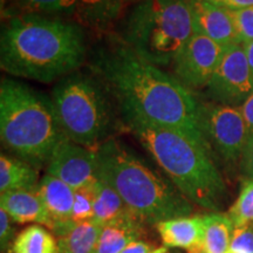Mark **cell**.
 I'll list each match as a JSON object with an SVG mask.
<instances>
[{
  "mask_svg": "<svg viewBox=\"0 0 253 253\" xmlns=\"http://www.w3.org/2000/svg\"><path fill=\"white\" fill-rule=\"evenodd\" d=\"M235 227L251 225L253 221V179L243 182L236 202L230 208L229 214Z\"/></svg>",
  "mask_w": 253,
  "mask_h": 253,
  "instance_id": "24",
  "label": "cell"
},
{
  "mask_svg": "<svg viewBox=\"0 0 253 253\" xmlns=\"http://www.w3.org/2000/svg\"><path fill=\"white\" fill-rule=\"evenodd\" d=\"M156 230L164 246L204 253V217H179L158 223Z\"/></svg>",
  "mask_w": 253,
  "mask_h": 253,
  "instance_id": "13",
  "label": "cell"
},
{
  "mask_svg": "<svg viewBox=\"0 0 253 253\" xmlns=\"http://www.w3.org/2000/svg\"><path fill=\"white\" fill-rule=\"evenodd\" d=\"M225 48L203 34L194 33L172 63L175 78L190 90L207 88Z\"/></svg>",
  "mask_w": 253,
  "mask_h": 253,
  "instance_id": "10",
  "label": "cell"
},
{
  "mask_svg": "<svg viewBox=\"0 0 253 253\" xmlns=\"http://www.w3.org/2000/svg\"><path fill=\"white\" fill-rule=\"evenodd\" d=\"M199 128L205 141L225 162L242 160L249 136L239 107L199 102Z\"/></svg>",
  "mask_w": 253,
  "mask_h": 253,
  "instance_id": "8",
  "label": "cell"
},
{
  "mask_svg": "<svg viewBox=\"0 0 253 253\" xmlns=\"http://www.w3.org/2000/svg\"><path fill=\"white\" fill-rule=\"evenodd\" d=\"M12 218L4 209L0 208V246L4 252L11 244L14 236V229L12 226Z\"/></svg>",
  "mask_w": 253,
  "mask_h": 253,
  "instance_id": "28",
  "label": "cell"
},
{
  "mask_svg": "<svg viewBox=\"0 0 253 253\" xmlns=\"http://www.w3.org/2000/svg\"><path fill=\"white\" fill-rule=\"evenodd\" d=\"M204 253H229L235 225L229 216L211 213L204 216Z\"/></svg>",
  "mask_w": 253,
  "mask_h": 253,
  "instance_id": "21",
  "label": "cell"
},
{
  "mask_svg": "<svg viewBox=\"0 0 253 253\" xmlns=\"http://www.w3.org/2000/svg\"><path fill=\"white\" fill-rule=\"evenodd\" d=\"M13 253H60L58 239L41 225H31L21 231L12 243Z\"/></svg>",
  "mask_w": 253,
  "mask_h": 253,
  "instance_id": "22",
  "label": "cell"
},
{
  "mask_svg": "<svg viewBox=\"0 0 253 253\" xmlns=\"http://www.w3.org/2000/svg\"><path fill=\"white\" fill-rule=\"evenodd\" d=\"M1 253H4V252H1Z\"/></svg>",
  "mask_w": 253,
  "mask_h": 253,
  "instance_id": "36",
  "label": "cell"
},
{
  "mask_svg": "<svg viewBox=\"0 0 253 253\" xmlns=\"http://www.w3.org/2000/svg\"><path fill=\"white\" fill-rule=\"evenodd\" d=\"M0 208L4 209L19 224H40L52 229V219L43 204L38 188L32 190H17L0 195Z\"/></svg>",
  "mask_w": 253,
  "mask_h": 253,
  "instance_id": "14",
  "label": "cell"
},
{
  "mask_svg": "<svg viewBox=\"0 0 253 253\" xmlns=\"http://www.w3.org/2000/svg\"><path fill=\"white\" fill-rule=\"evenodd\" d=\"M237 37L242 45L253 41V7L230 11Z\"/></svg>",
  "mask_w": 253,
  "mask_h": 253,
  "instance_id": "26",
  "label": "cell"
},
{
  "mask_svg": "<svg viewBox=\"0 0 253 253\" xmlns=\"http://www.w3.org/2000/svg\"><path fill=\"white\" fill-rule=\"evenodd\" d=\"M242 166L248 178L253 179V137L248 140V144L242 157Z\"/></svg>",
  "mask_w": 253,
  "mask_h": 253,
  "instance_id": "31",
  "label": "cell"
},
{
  "mask_svg": "<svg viewBox=\"0 0 253 253\" xmlns=\"http://www.w3.org/2000/svg\"><path fill=\"white\" fill-rule=\"evenodd\" d=\"M207 93L212 102L232 107H240L253 93V79L242 43L226 47Z\"/></svg>",
  "mask_w": 253,
  "mask_h": 253,
  "instance_id": "9",
  "label": "cell"
},
{
  "mask_svg": "<svg viewBox=\"0 0 253 253\" xmlns=\"http://www.w3.org/2000/svg\"><path fill=\"white\" fill-rule=\"evenodd\" d=\"M125 121L142 147L190 202L210 211L219 210L226 196V185L207 141L142 120Z\"/></svg>",
  "mask_w": 253,
  "mask_h": 253,
  "instance_id": "3",
  "label": "cell"
},
{
  "mask_svg": "<svg viewBox=\"0 0 253 253\" xmlns=\"http://www.w3.org/2000/svg\"><path fill=\"white\" fill-rule=\"evenodd\" d=\"M153 250L150 244H148L144 240L138 239L130 243L121 253H150Z\"/></svg>",
  "mask_w": 253,
  "mask_h": 253,
  "instance_id": "32",
  "label": "cell"
},
{
  "mask_svg": "<svg viewBox=\"0 0 253 253\" xmlns=\"http://www.w3.org/2000/svg\"><path fill=\"white\" fill-rule=\"evenodd\" d=\"M243 47H244L245 55H246V59H248L249 67H250V71H251V75L253 79V41H251V42H248V43H244Z\"/></svg>",
  "mask_w": 253,
  "mask_h": 253,
  "instance_id": "33",
  "label": "cell"
},
{
  "mask_svg": "<svg viewBox=\"0 0 253 253\" xmlns=\"http://www.w3.org/2000/svg\"><path fill=\"white\" fill-rule=\"evenodd\" d=\"M38 191L52 219V232L72 221L74 189L61 179L46 173L38 185Z\"/></svg>",
  "mask_w": 253,
  "mask_h": 253,
  "instance_id": "15",
  "label": "cell"
},
{
  "mask_svg": "<svg viewBox=\"0 0 253 253\" xmlns=\"http://www.w3.org/2000/svg\"><path fill=\"white\" fill-rule=\"evenodd\" d=\"M36 167L18 157L0 155V194L17 190H32L39 185Z\"/></svg>",
  "mask_w": 253,
  "mask_h": 253,
  "instance_id": "19",
  "label": "cell"
},
{
  "mask_svg": "<svg viewBox=\"0 0 253 253\" xmlns=\"http://www.w3.org/2000/svg\"><path fill=\"white\" fill-rule=\"evenodd\" d=\"M91 185L75 190L72 211L73 221H86L94 218V194Z\"/></svg>",
  "mask_w": 253,
  "mask_h": 253,
  "instance_id": "25",
  "label": "cell"
},
{
  "mask_svg": "<svg viewBox=\"0 0 253 253\" xmlns=\"http://www.w3.org/2000/svg\"><path fill=\"white\" fill-rule=\"evenodd\" d=\"M104 90L99 80L78 73L54 87L52 103L68 140L93 150L109 140L113 113Z\"/></svg>",
  "mask_w": 253,
  "mask_h": 253,
  "instance_id": "7",
  "label": "cell"
},
{
  "mask_svg": "<svg viewBox=\"0 0 253 253\" xmlns=\"http://www.w3.org/2000/svg\"><path fill=\"white\" fill-rule=\"evenodd\" d=\"M19 14H68L75 11V0H13Z\"/></svg>",
  "mask_w": 253,
  "mask_h": 253,
  "instance_id": "23",
  "label": "cell"
},
{
  "mask_svg": "<svg viewBox=\"0 0 253 253\" xmlns=\"http://www.w3.org/2000/svg\"><path fill=\"white\" fill-rule=\"evenodd\" d=\"M190 1L195 33L203 34L223 47L240 43L229 9L211 4L207 0Z\"/></svg>",
  "mask_w": 253,
  "mask_h": 253,
  "instance_id": "12",
  "label": "cell"
},
{
  "mask_svg": "<svg viewBox=\"0 0 253 253\" xmlns=\"http://www.w3.org/2000/svg\"><path fill=\"white\" fill-rule=\"evenodd\" d=\"M95 153L97 178L112 186L126 208L145 224L157 225L192 213L194 203L121 142L109 138Z\"/></svg>",
  "mask_w": 253,
  "mask_h": 253,
  "instance_id": "4",
  "label": "cell"
},
{
  "mask_svg": "<svg viewBox=\"0 0 253 253\" xmlns=\"http://www.w3.org/2000/svg\"><path fill=\"white\" fill-rule=\"evenodd\" d=\"M126 6L125 0H75L73 17L81 26L102 32L118 20Z\"/></svg>",
  "mask_w": 253,
  "mask_h": 253,
  "instance_id": "18",
  "label": "cell"
},
{
  "mask_svg": "<svg viewBox=\"0 0 253 253\" xmlns=\"http://www.w3.org/2000/svg\"><path fill=\"white\" fill-rule=\"evenodd\" d=\"M143 220L130 210L102 226L95 253H121L135 240L141 239Z\"/></svg>",
  "mask_w": 253,
  "mask_h": 253,
  "instance_id": "16",
  "label": "cell"
},
{
  "mask_svg": "<svg viewBox=\"0 0 253 253\" xmlns=\"http://www.w3.org/2000/svg\"><path fill=\"white\" fill-rule=\"evenodd\" d=\"M47 173L74 190L91 185L97 179L96 153L65 138L47 163Z\"/></svg>",
  "mask_w": 253,
  "mask_h": 253,
  "instance_id": "11",
  "label": "cell"
},
{
  "mask_svg": "<svg viewBox=\"0 0 253 253\" xmlns=\"http://www.w3.org/2000/svg\"><path fill=\"white\" fill-rule=\"evenodd\" d=\"M0 137L6 149L36 168L48 163L67 138L52 100L11 79L0 84Z\"/></svg>",
  "mask_w": 253,
  "mask_h": 253,
  "instance_id": "5",
  "label": "cell"
},
{
  "mask_svg": "<svg viewBox=\"0 0 253 253\" xmlns=\"http://www.w3.org/2000/svg\"><path fill=\"white\" fill-rule=\"evenodd\" d=\"M240 112H242L243 118H244L246 129H248L249 138L253 137V93L250 95L245 102L239 107ZM248 138V140H249Z\"/></svg>",
  "mask_w": 253,
  "mask_h": 253,
  "instance_id": "29",
  "label": "cell"
},
{
  "mask_svg": "<svg viewBox=\"0 0 253 253\" xmlns=\"http://www.w3.org/2000/svg\"><path fill=\"white\" fill-rule=\"evenodd\" d=\"M150 253H170V252H169V248H167V246H161V248L154 249Z\"/></svg>",
  "mask_w": 253,
  "mask_h": 253,
  "instance_id": "34",
  "label": "cell"
},
{
  "mask_svg": "<svg viewBox=\"0 0 253 253\" xmlns=\"http://www.w3.org/2000/svg\"><path fill=\"white\" fill-rule=\"evenodd\" d=\"M94 194V218L100 225H106L129 210L118 192L106 182L97 178L91 185Z\"/></svg>",
  "mask_w": 253,
  "mask_h": 253,
  "instance_id": "20",
  "label": "cell"
},
{
  "mask_svg": "<svg viewBox=\"0 0 253 253\" xmlns=\"http://www.w3.org/2000/svg\"><path fill=\"white\" fill-rule=\"evenodd\" d=\"M126 1V5H129V4H137V2L142 1V0H125Z\"/></svg>",
  "mask_w": 253,
  "mask_h": 253,
  "instance_id": "35",
  "label": "cell"
},
{
  "mask_svg": "<svg viewBox=\"0 0 253 253\" xmlns=\"http://www.w3.org/2000/svg\"><path fill=\"white\" fill-rule=\"evenodd\" d=\"M229 253H253V226L235 227Z\"/></svg>",
  "mask_w": 253,
  "mask_h": 253,
  "instance_id": "27",
  "label": "cell"
},
{
  "mask_svg": "<svg viewBox=\"0 0 253 253\" xmlns=\"http://www.w3.org/2000/svg\"><path fill=\"white\" fill-rule=\"evenodd\" d=\"M194 33L190 0H142L126 19L122 40L141 58L167 67Z\"/></svg>",
  "mask_w": 253,
  "mask_h": 253,
  "instance_id": "6",
  "label": "cell"
},
{
  "mask_svg": "<svg viewBox=\"0 0 253 253\" xmlns=\"http://www.w3.org/2000/svg\"><path fill=\"white\" fill-rule=\"evenodd\" d=\"M102 225L95 220L69 221L55 230L60 253H95Z\"/></svg>",
  "mask_w": 253,
  "mask_h": 253,
  "instance_id": "17",
  "label": "cell"
},
{
  "mask_svg": "<svg viewBox=\"0 0 253 253\" xmlns=\"http://www.w3.org/2000/svg\"><path fill=\"white\" fill-rule=\"evenodd\" d=\"M86 58L81 25L40 14H12L0 36V67L48 84L75 72Z\"/></svg>",
  "mask_w": 253,
  "mask_h": 253,
  "instance_id": "2",
  "label": "cell"
},
{
  "mask_svg": "<svg viewBox=\"0 0 253 253\" xmlns=\"http://www.w3.org/2000/svg\"><path fill=\"white\" fill-rule=\"evenodd\" d=\"M90 69L119 101L123 119L177 129L205 141L199 128V101L194 93L141 58L122 39H113L97 49Z\"/></svg>",
  "mask_w": 253,
  "mask_h": 253,
  "instance_id": "1",
  "label": "cell"
},
{
  "mask_svg": "<svg viewBox=\"0 0 253 253\" xmlns=\"http://www.w3.org/2000/svg\"><path fill=\"white\" fill-rule=\"evenodd\" d=\"M207 1L229 9V11H238V9L253 7V0H207Z\"/></svg>",
  "mask_w": 253,
  "mask_h": 253,
  "instance_id": "30",
  "label": "cell"
}]
</instances>
